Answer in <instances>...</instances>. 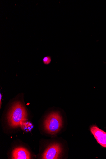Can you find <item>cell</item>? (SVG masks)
Returning <instances> with one entry per match:
<instances>
[{"instance_id":"3","label":"cell","mask_w":106,"mask_h":159,"mask_svg":"<svg viewBox=\"0 0 106 159\" xmlns=\"http://www.w3.org/2000/svg\"><path fill=\"white\" fill-rule=\"evenodd\" d=\"M62 152L61 146L58 143H54L49 146L44 152L42 159H58Z\"/></svg>"},{"instance_id":"2","label":"cell","mask_w":106,"mask_h":159,"mask_svg":"<svg viewBox=\"0 0 106 159\" xmlns=\"http://www.w3.org/2000/svg\"><path fill=\"white\" fill-rule=\"evenodd\" d=\"M62 118L58 112H53L50 113L44 123L45 130L52 135L58 133L62 128Z\"/></svg>"},{"instance_id":"1","label":"cell","mask_w":106,"mask_h":159,"mask_svg":"<svg viewBox=\"0 0 106 159\" xmlns=\"http://www.w3.org/2000/svg\"><path fill=\"white\" fill-rule=\"evenodd\" d=\"M27 116V112L24 106L20 102H17L13 105L9 113V125L13 127H18L25 122Z\"/></svg>"},{"instance_id":"6","label":"cell","mask_w":106,"mask_h":159,"mask_svg":"<svg viewBox=\"0 0 106 159\" xmlns=\"http://www.w3.org/2000/svg\"><path fill=\"white\" fill-rule=\"evenodd\" d=\"M51 59L50 56H46L44 57L43 59L44 63L45 65H48L51 62Z\"/></svg>"},{"instance_id":"7","label":"cell","mask_w":106,"mask_h":159,"mask_svg":"<svg viewBox=\"0 0 106 159\" xmlns=\"http://www.w3.org/2000/svg\"><path fill=\"white\" fill-rule=\"evenodd\" d=\"M2 98V95L1 94H0V101H1V105H2V102H1Z\"/></svg>"},{"instance_id":"5","label":"cell","mask_w":106,"mask_h":159,"mask_svg":"<svg viewBox=\"0 0 106 159\" xmlns=\"http://www.w3.org/2000/svg\"><path fill=\"white\" fill-rule=\"evenodd\" d=\"M12 158L14 159H29L31 158V155L26 149L19 147L13 150Z\"/></svg>"},{"instance_id":"4","label":"cell","mask_w":106,"mask_h":159,"mask_svg":"<svg viewBox=\"0 0 106 159\" xmlns=\"http://www.w3.org/2000/svg\"><path fill=\"white\" fill-rule=\"evenodd\" d=\"M90 131L98 143L102 147L106 148V133L95 125L90 128Z\"/></svg>"}]
</instances>
